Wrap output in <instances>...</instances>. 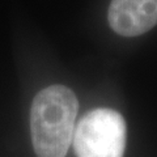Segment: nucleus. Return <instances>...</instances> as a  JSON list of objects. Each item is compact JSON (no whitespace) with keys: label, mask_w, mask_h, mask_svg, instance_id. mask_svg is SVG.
Masks as SVG:
<instances>
[{"label":"nucleus","mask_w":157,"mask_h":157,"mask_svg":"<svg viewBox=\"0 0 157 157\" xmlns=\"http://www.w3.org/2000/svg\"><path fill=\"white\" fill-rule=\"evenodd\" d=\"M78 110L76 94L64 85H51L34 97L30 132L38 157H66Z\"/></svg>","instance_id":"obj_1"},{"label":"nucleus","mask_w":157,"mask_h":157,"mask_svg":"<svg viewBox=\"0 0 157 157\" xmlns=\"http://www.w3.org/2000/svg\"><path fill=\"white\" fill-rule=\"evenodd\" d=\"M127 140L126 121L119 113L100 107L80 119L73 132L77 157H123Z\"/></svg>","instance_id":"obj_2"},{"label":"nucleus","mask_w":157,"mask_h":157,"mask_svg":"<svg viewBox=\"0 0 157 157\" xmlns=\"http://www.w3.org/2000/svg\"><path fill=\"white\" fill-rule=\"evenodd\" d=\"M107 20L119 36H141L157 25V0H111Z\"/></svg>","instance_id":"obj_3"}]
</instances>
